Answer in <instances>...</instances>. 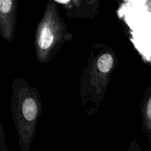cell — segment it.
<instances>
[{"label":"cell","mask_w":151,"mask_h":151,"mask_svg":"<svg viewBox=\"0 0 151 151\" xmlns=\"http://www.w3.org/2000/svg\"><path fill=\"white\" fill-rule=\"evenodd\" d=\"M0 151H9L4 128L0 121Z\"/></svg>","instance_id":"5"},{"label":"cell","mask_w":151,"mask_h":151,"mask_svg":"<svg viewBox=\"0 0 151 151\" xmlns=\"http://www.w3.org/2000/svg\"><path fill=\"white\" fill-rule=\"evenodd\" d=\"M10 111L21 151H29L43 111L39 91L24 78H16L11 85Z\"/></svg>","instance_id":"2"},{"label":"cell","mask_w":151,"mask_h":151,"mask_svg":"<svg viewBox=\"0 0 151 151\" xmlns=\"http://www.w3.org/2000/svg\"><path fill=\"white\" fill-rule=\"evenodd\" d=\"M146 2H147L146 3V6H147V9L151 10V0H147Z\"/></svg>","instance_id":"8"},{"label":"cell","mask_w":151,"mask_h":151,"mask_svg":"<svg viewBox=\"0 0 151 151\" xmlns=\"http://www.w3.org/2000/svg\"><path fill=\"white\" fill-rule=\"evenodd\" d=\"M117 65V58L110 46L97 43L91 46L88 62L83 70L80 81L81 106L88 116L99 111Z\"/></svg>","instance_id":"1"},{"label":"cell","mask_w":151,"mask_h":151,"mask_svg":"<svg viewBox=\"0 0 151 151\" xmlns=\"http://www.w3.org/2000/svg\"><path fill=\"white\" fill-rule=\"evenodd\" d=\"M73 0H54V1L58 3H60V4H68L71 2Z\"/></svg>","instance_id":"7"},{"label":"cell","mask_w":151,"mask_h":151,"mask_svg":"<svg viewBox=\"0 0 151 151\" xmlns=\"http://www.w3.org/2000/svg\"><path fill=\"white\" fill-rule=\"evenodd\" d=\"M17 0H0V35L11 42L16 35Z\"/></svg>","instance_id":"4"},{"label":"cell","mask_w":151,"mask_h":151,"mask_svg":"<svg viewBox=\"0 0 151 151\" xmlns=\"http://www.w3.org/2000/svg\"><path fill=\"white\" fill-rule=\"evenodd\" d=\"M81 0H74V4H75V6L79 7L80 5H81Z\"/></svg>","instance_id":"9"},{"label":"cell","mask_w":151,"mask_h":151,"mask_svg":"<svg viewBox=\"0 0 151 151\" xmlns=\"http://www.w3.org/2000/svg\"><path fill=\"white\" fill-rule=\"evenodd\" d=\"M72 38L54 0H49L35 32L34 50L38 61L41 64L50 63Z\"/></svg>","instance_id":"3"},{"label":"cell","mask_w":151,"mask_h":151,"mask_svg":"<svg viewBox=\"0 0 151 151\" xmlns=\"http://www.w3.org/2000/svg\"><path fill=\"white\" fill-rule=\"evenodd\" d=\"M127 151H142L139 145L137 142V140H132L128 145Z\"/></svg>","instance_id":"6"}]
</instances>
